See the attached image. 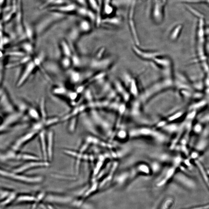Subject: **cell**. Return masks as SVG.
<instances>
[{"label": "cell", "instance_id": "1", "mask_svg": "<svg viewBox=\"0 0 209 209\" xmlns=\"http://www.w3.org/2000/svg\"><path fill=\"white\" fill-rule=\"evenodd\" d=\"M173 83L172 74H167L165 78L156 82L144 90L140 95V99L142 102H146L160 92L170 88Z\"/></svg>", "mask_w": 209, "mask_h": 209}, {"label": "cell", "instance_id": "2", "mask_svg": "<svg viewBox=\"0 0 209 209\" xmlns=\"http://www.w3.org/2000/svg\"><path fill=\"white\" fill-rule=\"evenodd\" d=\"M1 175L3 176L12 179H13L22 181V182H29V183H36L41 182L43 180V178L41 177H29L25 175H20L19 173L12 172H9L4 170H1Z\"/></svg>", "mask_w": 209, "mask_h": 209}, {"label": "cell", "instance_id": "3", "mask_svg": "<svg viewBox=\"0 0 209 209\" xmlns=\"http://www.w3.org/2000/svg\"><path fill=\"white\" fill-rule=\"evenodd\" d=\"M62 14L54 12L50 15H49L44 19H42L37 24L38 31H39L38 32H43V31L47 29L48 28L57 22V21L65 18V16H63V14Z\"/></svg>", "mask_w": 209, "mask_h": 209}, {"label": "cell", "instance_id": "4", "mask_svg": "<svg viewBox=\"0 0 209 209\" xmlns=\"http://www.w3.org/2000/svg\"><path fill=\"white\" fill-rule=\"evenodd\" d=\"M167 0H154L152 15L156 23H160L164 17V7Z\"/></svg>", "mask_w": 209, "mask_h": 209}, {"label": "cell", "instance_id": "5", "mask_svg": "<svg viewBox=\"0 0 209 209\" xmlns=\"http://www.w3.org/2000/svg\"><path fill=\"white\" fill-rule=\"evenodd\" d=\"M49 165V162L47 161H28L26 164L21 165L20 166L15 169L13 172L17 173H21L25 172L30 169L40 167L48 166Z\"/></svg>", "mask_w": 209, "mask_h": 209}, {"label": "cell", "instance_id": "6", "mask_svg": "<svg viewBox=\"0 0 209 209\" xmlns=\"http://www.w3.org/2000/svg\"><path fill=\"white\" fill-rule=\"evenodd\" d=\"M135 1H136V0H133V1L132 2L131 4L129 15V23L131 33L133 35L134 42L136 44V45L139 46V44H140V42H139L138 33H137L134 20Z\"/></svg>", "mask_w": 209, "mask_h": 209}, {"label": "cell", "instance_id": "7", "mask_svg": "<svg viewBox=\"0 0 209 209\" xmlns=\"http://www.w3.org/2000/svg\"><path fill=\"white\" fill-rule=\"evenodd\" d=\"M133 49L137 56L146 60H153L154 58L160 55L159 52H157L144 50L138 47V46L137 45L133 46Z\"/></svg>", "mask_w": 209, "mask_h": 209}, {"label": "cell", "instance_id": "8", "mask_svg": "<svg viewBox=\"0 0 209 209\" xmlns=\"http://www.w3.org/2000/svg\"><path fill=\"white\" fill-rule=\"evenodd\" d=\"M39 133L40 131L33 130L32 131L29 132L27 134L23 135L16 141L15 143L12 146V149L14 150H18L24 144L30 141Z\"/></svg>", "mask_w": 209, "mask_h": 209}, {"label": "cell", "instance_id": "9", "mask_svg": "<svg viewBox=\"0 0 209 209\" xmlns=\"http://www.w3.org/2000/svg\"><path fill=\"white\" fill-rule=\"evenodd\" d=\"M113 60L111 58H107L101 59L96 58L91 63V66L94 69L98 70L106 69L112 64Z\"/></svg>", "mask_w": 209, "mask_h": 209}, {"label": "cell", "instance_id": "10", "mask_svg": "<svg viewBox=\"0 0 209 209\" xmlns=\"http://www.w3.org/2000/svg\"><path fill=\"white\" fill-rule=\"evenodd\" d=\"M47 136V151L48 159L49 160H52L53 155L54 143V133L52 131H49Z\"/></svg>", "mask_w": 209, "mask_h": 209}, {"label": "cell", "instance_id": "11", "mask_svg": "<svg viewBox=\"0 0 209 209\" xmlns=\"http://www.w3.org/2000/svg\"><path fill=\"white\" fill-rule=\"evenodd\" d=\"M78 7L75 4H67V5H62V6H55L52 8L51 10L54 12L63 13H69L76 11Z\"/></svg>", "mask_w": 209, "mask_h": 209}, {"label": "cell", "instance_id": "12", "mask_svg": "<svg viewBox=\"0 0 209 209\" xmlns=\"http://www.w3.org/2000/svg\"><path fill=\"white\" fill-rule=\"evenodd\" d=\"M35 66V65L34 62H31L28 63L26 66L25 71H24L22 75H21L18 81V84H17V86L18 87L21 85L26 81V79L33 72Z\"/></svg>", "mask_w": 209, "mask_h": 209}, {"label": "cell", "instance_id": "13", "mask_svg": "<svg viewBox=\"0 0 209 209\" xmlns=\"http://www.w3.org/2000/svg\"><path fill=\"white\" fill-rule=\"evenodd\" d=\"M40 140L42 154L44 160L48 159L47 151V136L44 130L41 131L40 133Z\"/></svg>", "mask_w": 209, "mask_h": 209}, {"label": "cell", "instance_id": "14", "mask_svg": "<svg viewBox=\"0 0 209 209\" xmlns=\"http://www.w3.org/2000/svg\"><path fill=\"white\" fill-rule=\"evenodd\" d=\"M21 116V114L20 113H13L12 114L10 115L3 122V124L1 126V129L2 128L3 129H5L10 125L16 122V121L20 118Z\"/></svg>", "mask_w": 209, "mask_h": 209}, {"label": "cell", "instance_id": "15", "mask_svg": "<svg viewBox=\"0 0 209 209\" xmlns=\"http://www.w3.org/2000/svg\"><path fill=\"white\" fill-rule=\"evenodd\" d=\"M129 89L130 94L136 97L139 95L138 89L136 80L135 79L132 78L129 82Z\"/></svg>", "mask_w": 209, "mask_h": 209}, {"label": "cell", "instance_id": "16", "mask_svg": "<svg viewBox=\"0 0 209 209\" xmlns=\"http://www.w3.org/2000/svg\"><path fill=\"white\" fill-rule=\"evenodd\" d=\"M17 158L27 161L28 162L40 160L39 158L37 156L25 153L17 155Z\"/></svg>", "mask_w": 209, "mask_h": 209}, {"label": "cell", "instance_id": "17", "mask_svg": "<svg viewBox=\"0 0 209 209\" xmlns=\"http://www.w3.org/2000/svg\"><path fill=\"white\" fill-rule=\"evenodd\" d=\"M80 31L83 33H87L91 30V26L89 23L86 21H82L79 24Z\"/></svg>", "mask_w": 209, "mask_h": 209}, {"label": "cell", "instance_id": "18", "mask_svg": "<svg viewBox=\"0 0 209 209\" xmlns=\"http://www.w3.org/2000/svg\"><path fill=\"white\" fill-rule=\"evenodd\" d=\"M182 26L181 25H179L173 29L171 33V38L175 39L178 37L182 30Z\"/></svg>", "mask_w": 209, "mask_h": 209}, {"label": "cell", "instance_id": "19", "mask_svg": "<svg viewBox=\"0 0 209 209\" xmlns=\"http://www.w3.org/2000/svg\"><path fill=\"white\" fill-rule=\"evenodd\" d=\"M104 13L107 14H110L113 11V8L111 5L112 0H104Z\"/></svg>", "mask_w": 209, "mask_h": 209}, {"label": "cell", "instance_id": "20", "mask_svg": "<svg viewBox=\"0 0 209 209\" xmlns=\"http://www.w3.org/2000/svg\"><path fill=\"white\" fill-rule=\"evenodd\" d=\"M61 47L63 52L65 54V56L69 57L71 55V50L67 43L65 41H63L61 43Z\"/></svg>", "mask_w": 209, "mask_h": 209}, {"label": "cell", "instance_id": "21", "mask_svg": "<svg viewBox=\"0 0 209 209\" xmlns=\"http://www.w3.org/2000/svg\"><path fill=\"white\" fill-rule=\"evenodd\" d=\"M59 121V119L58 118H51L49 119H46L45 121L43 122V124L45 126H50L55 124Z\"/></svg>", "mask_w": 209, "mask_h": 209}, {"label": "cell", "instance_id": "22", "mask_svg": "<svg viewBox=\"0 0 209 209\" xmlns=\"http://www.w3.org/2000/svg\"><path fill=\"white\" fill-rule=\"evenodd\" d=\"M29 114L31 118L35 120H38L40 119V116L38 112L34 109H31L29 111Z\"/></svg>", "mask_w": 209, "mask_h": 209}, {"label": "cell", "instance_id": "23", "mask_svg": "<svg viewBox=\"0 0 209 209\" xmlns=\"http://www.w3.org/2000/svg\"><path fill=\"white\" fill-rule=\"evenodd\" d=\"M71 63H72V61L68 57H65L62 60V65L65 68H67L69 67Z\"/></svg>", "mask_w": 209, "mask_h": 209}, {"label": "cell", "instance_id": "24", "mask_svg": "<svg viewBox=\"0 0 209 209\" xmlns=\"http://www.w3.org/2000/svg\"><path fill=\"white\" fill-rule=\"evenodd\" d=\"M196 164H197V166H198L201 172L202 175H203V177H204V180H205V181H206V182H208V179L206 173L205 171H204L203 166H202L201 164V163L198 161L196 162Z\"/></svg>", "mask_w": 209, "mask_h": 209}, {"label": "cell", "instance_id": "25", "mask_svg": "<svg viewBox=\"0 0 209 209\" xmlns=\"http://www.w3.org/2000/svg\"><path fill=\"white\" fill-rule=\"evenodd\" d=\"M71 79L74 82H78L80 78V74L78 72H73L71 74Z\"/></svg>", "mask_w": 209, "mask_h": 209}, {"label": "cell", "instance_id": "26", "mask_svg": "<svg viewBox=\"0 0 209 209\" xmlns=\"http://www.w3.org/2000/svg\"><path fill=\"white\" fill-rule=\"evenodd\" d=\"M89 4L94 10L99 12L98 4L96 0H89Z\"/></svg>", "mask_w": 209, "mask_h": 209}, {"label": "cell", "instance_id": "27", "mask_svg": "<svg viewBox=\"0 0 209 209\" xmlns=\"http://www.w3.org/2000/svg\"><path fill=\"white\" fill-rule=\"evenodd\" d=\"M76 123V119H73L72 121H71L69 125V131L71 132H73L74 131V128L75 127Z\"/></svg>", "mask_w": 209, "mask_h": 209}, {"label": "cell", "instance_id": "28", "mask_svg": "<svg viewBox=\"0 0 209 209\" xmlns=\"http://www.w3.org/2000/svg\"><path fill=\"white\" fill-rule=\"evenodd\" d=\"M35 199L32 196H21L18 199V201H32L34 200Z\"/></svg>", "mask_w": 209, "mask_h": 209}, {"label": "cell", "instance_id": "29", "mask_svg": "<svg viewBox=\"0 0 209 209\" xmlns=\"http://www.w3.org/2000/svg\"><path fill=\"white\" fill-rule=\"evenodd\" d=\"M8 54L10 56H18V57H23L25 56V54L23 52H11L8 53Z\"/></svg>", "mask_w": 209, "mask_h": 209}, {"label": "cell", "instance_id": "30", "mask_svg": "<svg viewBox=\"0 0 209 209\" xmlns=\"http://www.w3.org/2000/svg\"><path fill=\"white\" fill-rule=\"evenodd\" d=\"M54 92L56 94H63L65 93V89L63 88H58L54 90Z\"/></svg>", "mask_w": 209, "mask_h": 209}, {"label": "cell", "instance_id": "31", "mask_svg": "<svg viewBox=\"0 0 209 209\" xmlns=\"http://www.w3.org/2000/svg\"><path fill=\"white\" fill-rule=\"evenodd\" d=\"M23 47L26 51L30 52L32 50V46L30 43H26L23 45Z\"/></svg>", "mask_w": 209, "mask_h": 209}, {"label": "cell", "instance_id": "32", "mask_svg": "<svg viewBox=\"0 0 209 209\" xmlns=\"http://www.w3.org/2000/svg\"><path fill=\"white\" fill-rule=\"evenodd\" d=\"M172 200L171 199H168L164 203L163 205L162 208V209H168L170 204L172 203Z\"/></svg>", "mask_w": 209, "mask_h": 209}, {"label": "cell", "instance_id": "33", "mask_svg": "<svg viewBox=\"0 0 209 209\" xmlns=\"http://www.w3.org/2000/svg\"><path fill=\"white\" fill-rule=\"evenodd\" d=\"M77 93L72 92L69 94V96L71 100H75L77 96Z\"/></svg>", "mask_w": 209, "mask_h": 209}, {"label": "cell", "instance_id": "34", "mask_svg": "<svg viewBox=\"0 0 209 209\" xmlns=\"http://www.w3.org/2000/svg\"><path fill=\"white\" fill-rule=\"evenodd\" d=\"M14 195H11V197H10V199H8L6 200V201H5L3 202V203H2V204H7V203H8L9 202H10V201L12 199L14 198Z\"/></svg>", "mask_w": 209, "mask_h": 209}, {"label": "cell", "instance_id": "35", "mask_svg": "<svg viewBox=\"0 0 209 209\" xmlns=\"http://www.w3.org/2000/svg\"><path fill=\"white\" fill-rule=\"evenodd\" d=\"M181 115V114L180 113H177V114H175V115L171 117V118H170V120H174V119H176L177 118H179V117H180Z\"/></svg>", "mask_w": 209, "mask_h": 209}, {"label": "cell", "instance_id": "36", "mask_svg": "<svg viewBox=\"0 0 209 209\" xmlns=\"http://www.w3.org/2000/svg\"><path fill=\"white\" fill-rule=\"evenodd\" d=\"M73 63H74V64H76V65H77V64L79 63L78 58L76 57H73Z\"/></svg>", "mask_w": 209, "mask_h": 209}, {"label": "cell", "instance_id": "37", "mask_svg": "<svg viewBox=\"0 0 209 209\" xmlns=\"http://www.w3.org/2000/svg\"><path fill=\"white\" fill-rule=\"evenodd\" d=\"M209 208V205L206 206L201 207L195 208H193L191 209H206Z\"/></svg>", "mask_w": 209, "mask_h": 209}, {"label": "cell", "instance_id": "38", "mask_svg": "<svg viewBox=\"0 0 209 209\" xmlns=\"http://www.w3.org/2000/svg\"><path fill=\"white\" fill-rule=\"evenodd\" d=\"M201 127L199 126H196V127H195V129H196V131L199 132V131H200L201 129Z\"/></svg>", "mask_w": 209, "mask_h": 209}, {"label": "cell", "instance_id": "39", "mask_svg": "<svg viewBox=\"0 0 209 209\" xmlns=\"http://www.w3.org/2000/svg\"><path fill=\"white\" fill-rule=\"evenodd\" d=\"M6 1V0H1V6H2L4 5V4H5V2Z\"/></svg>", "mask_w": 209, "mask_h": 209}, {"label": "cell", "instance_id": "40", "mask_svg": "<svg viewBox=\"0 0 209 209\" xmlns=\"http://www.w3.org/2000/svg\"><path fill=\"white\" fill-rule=\"evenodd\" d=\"M48 207H49V209H54L51 206H49Z\"/></svg>", "mask_w": 209, "mask_h": 209}, {"label": "cell", "instance_id": "41", "mask_svg": "<svg viewBox=\"0 0 209 209\" xmlns=\"http://www.w3.org/2000/svg\"><path fill=\"white\" fill-rule=\"evenodd\" d=\"M208 174H209V171H208Z\"/></svg>", "mask_w": 209, "mask_h": 209}, {"label": "cell", "instance_id": "42", "mask_svg": "<svg viewBox=\"0 0 209 209\" xmlns=\"http://www.w3.org/2000/svg\"><path fill=\"white\" fill-rule=\"evenodd\" d=\"M208 186H209V183H208Z\"/></svg>", "mask_w": 209, "mask_h": 209}]
</instances>
